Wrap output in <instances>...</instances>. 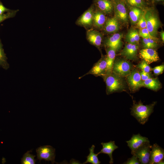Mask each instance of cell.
I'll return each mask as SVG.
<instances>
[{"label":"cell","mask_w":164,"mask_h":164,"mask_svg":"<svg viewBox=\"0 0 164 164\" xmlns=\"http://www.w3.org/2000/svg\"><path fill=\"white\" fill-rule=\"evenodd\" d=\"M138 32L139 36H141L142 38H150L157 41L158 40V39L157 37H154L151 35L146 28L139 29Z\"/></svg>","instance_id":"obj_30"},{"label":"cell","mask_w":164,"mask_h":164,"mask_svg":"<svg viewBox=\"0 0 164 164\" xmlns=\"http://www.w3.org/2000/svg\"><path fill=\"white\" fill-rule=\"evenodd\" d=\"M125 40L128 43L137 45L134 38L128 33L126 36Z\"/></svg>","instance_id":"obj_37"},{"label":"cell","mask_w":164,"mask_h":164,"mask_svg":"<svg viewBox=\"0 0 164 164\" xmlns=\"http://www.w3.org/2000/svg\"><path fill=\"white\" fill-rule=\"evenodd\" d=\"M3 46L0 38V67L5 70H7L9 68V66L7 61V58Z\"/></svg>","instance_id":"obj_25"},{"label":"cell","mask_w":164,"mask_h":164,"mask_svg":"<svg viewBox=\"0 0 164 164\" xmlns=\"http://www.w3.org/2000/svg\"><path fill=\"white\" fill-rule=\"evenodd\" d=\"M128 146L133 152L141 147L148 143H150L148 138L141 136L139 133L133 134L131 139L126 141Z\"/></svg>","instance_id":"obj_9"},{"label":"cell","mask_w":164,"mask_h":164,"mask_svg":"<svg viewBox=\"0 0 164 164\" xmlns=\"http://www.w3.org/2000/svg\"><path fill=\"white\" fill-rule=\"evenodd\" d=\"M138 67L141 69L142 71L146 73H149L151 70L149 63L144 60L138 65Z\"/></svg>","instance_id":"obj_32"},{"label":"cell","mask_w":164,"mask_h":164,"mask_svg":"<svg viewBox=\"0 0 164 164\" xmlns=\"http://www.w3.org/2000/svg\"><path fill=\"white\" fill-rule=\"evenodd\" d=\"M164 0H153V1L155 3L158 2H160L163 1Z\"/></svg>","instance_id":"obj_40"},{"label":"cell","mask_w":164,"mask_h":164,"mask_svg":"<svg viewBox=\"0 0 164 164\" xmlns=\"http://www.w3.org/2000/svg\"><path fill=\"white\" fill-rule=\"evenodd\" d=\"M120 28L119 21L114 17L110 18L106 21L104 31L107 33H112L118 31Z\"/></svg>","instance_id":"obj_19"},{"label":"cell","mask_w":164,"mask_h":164,"mask_svg":"<svg viewBox=\"0 0 164 164\" xmlns=\"http://www.w3.org/2000/svg\"><path fill=\"white\" fill-rule=\"evenodd\" d=\"M107 67L106 57H102L94 65L91 69L83 76L89 74H91L96 76L105 75Z\"/></svg>","instance_id":"obj_11"},{"label":"cell","mask_w":164,"mask_h":164,"mask_svg":"<svg viewBox=\"0 0 164 164\" xmlns=\"http://www.w3.org/2000/svg\"><path fill=\"white\" fill-rule=\"evenodd\" d=\"M160 35L161 37V39L164 42V31L163 30H162L161 32H160Z\"/></svg>","instance_id":"obj_39"},{"label":"cell","mask_w":164,"mask_h":164,"mask_svg":"<svg viewBox=\"0 0 164 164\" xmlns=\"http://www.w3.org/2000/svg\"><path fill=\"white\" fill-rule=\"evenodd\" d=\"M125 2L130 6L135 7L141 9L145 6L143 0H125Z\"/></svg>","instance_id":"obj_28"},{"label":"cell","mask_w":164,"mask_h":164,"mask_svg":"<svg viewBox=\"0 0 164 164\" xmlns=\"http://www.w3.org/2000/svg\"><path fill=\"white\" fill-rule=\"evenodd\" d=\"M128 33L134 38L137 44L138 45L140 39V36L137 30L135 29H132L129 31Z\"/></svg>","instance_id":"obj_33"},{"label":"cell","mask_w":164,"mask_h":164,"mask_svg":"<svg viewBox=\"0 0 164 164\" xmlns=\"http://www.w3.org/2000/svg\"><path fill=\"white\" fill-rule=\"evenodd\" d=\"M101 144L102 146V148L101 151L97 154L98 155L100 153L107 154L109 156L110 160L109 163L111 164L113 163V159L112 157L113 152L118 148V147L115 143L114 141H111L108 142H102Z\"/></svg>","instance_id":"obj_18"},{"label":"cell","mask_w":164,"mask_h":164,"mask_svg":"<svg viewBox=\"0 0 164 164\" xmlns=\"http://www.w3.org/2000/svg\"><path fill=\"white\" fill-rule=\"evenodd\" d=\"M132 68L131 64L128 61L118 60L114 62L112 71L114 73L120 77H125L130 73Z\"/></svg>","instance_id":"obj_6"},{"label":"cell","mask_w":164,"mask_h":164,"mask_svg":"<svg viewBox=\"0 0 164 164\" xmlns=\"http://www.w3.org/2000/svg\"><path fill=\"white\" fill-rule=\"evenodd\" d=\"M115 52L116 51L114 49L109 47L107 50V56L106 57L107 67L105 75L112 72L115 56Z\"/></svg>","instance_id":"obj_21"},{"label":"cell","mask_w":164,"mask_h":164,"mask_svg":"<svg viewBox=\"0 0 164 164\" xmlns=\"http://www.w3.org/2000/svg\"><path fill=\"white\" fill-rule=\"evenodd\" d=\"M143 10L141 9L130 6L129 13V18L131 23L135 25L138 21Z\"/></svg>","instance_id":"obj_22"},{"label":"cell","mask_w":164,"mask_h":164,"mask_svg":"<svg viewBox=\"0 0 164 164\" xmlns=\"http://www.w3.org/2000/svg\"><path fill=\"white\" fill-rule=\"evenodd\" d=\"M106 21L105 14L97 9L94 11L93 25L97 28H102Z\"/></svg>","instance_id":"obj_20"},{"label":"cell","mask_w":164,"mask_h":164,"mask_svg":"<svg viewBox=\"0 0 164 164\" xmlns=\"http://www.w3.org/2000/svg\"><path fill=\"white\" fill-rule=\"evenodd\" d=\"M133 156L130 158H128L127 160L124 162L123 164H139L140 162L137 158V157L134 155H132Z\"/></svg>","instance_id":"obj_34"},{"label":"cell","mask_w":164,"mask_h":164,"mask_svg":"<svg viewBox=\"0 0 164 164\" xmlns=\"http://www.w3.org/2000/svg\"><path fill=\"white\" fill-rule=\"evenodd\" d=\"M105 81L108 94L121 89L124 87L123 83L120 77L114 73L105 75Z\"/></svg>","instance_id":"obj_3"},{"label":"cell","mask_w":164,"mask_h":164,"mask_svg":"<svg viewBox=\"0 0 164 164\" xmlns=\"http://www.w3.org/2000/svg\"><path fill=\"white\" fill-rule=\"evenodd\" d=\"M141 75V80L142 81L151 77L149 73H146L141 71L139 72Z\"/></svg>","instance_id":"obj_36"},{"label":"cell","mask_w":164,"mask_h":164,"mask_svg":"<svg viewBox=\"0 0 164 164\" xmlns=\"http://www.w3.org/2000/svg\"><path fill=\"white\" fill-rule=\"evenodd\" d=\"M164 70V65H161L155 67L153 69V70L155 75H159L162 74Z\"/></svg>","instance_id":"obj_35"},{"label":"cell","mask_w":164,"mask_h":164,"mask_svg":"<svg viewBox=\"0 0 164 164\" xmlns=\"http://www.w3.org/2000/svg\"><path fill=\"white\" fill-rule=\"evenodd\" d=\"M123 34L121 33H115L108 37L105 41V45L108 47L118 50L121 47L122 43L121 39Z\"/></svg>","instance_id":"obj_14"},{"label":"cell","mask_w":164,"mask_h":164,"mask_svg":"<svg viewBox=\"0 0 164 164\" xmlns=\"http://www.w3.org/2000/svg\"><path fill=\"white\" fill-rule=\"evenodd\" d=\"M128 81L129 86L133 91H135L142 87V81L139 72L133 70L128 76Z\"/></svg>","instance_id":"obj_13"},{"label":"cell","mask_w":164,"mask_h":164,"mask_svg":"<svg viewBox=\"0 0 164 164\" xmlns=\"http://www.w3.org/2000/svg\"><path fill=\"white\" fill-rule=\"evenodd\" d=\"M152 146L150 143H148L131 153L132 155H134L137 157L140 164H149Z\"/></svg>","instance_id":"obj_8"},{"label":"cell","mask_w":164,"mask_h":164,"mask_svg":"<svg viewBox=\"0 0 164 164\" xmlns=\"http://www.w3.org/2000/svg\"><path fill=\"white\" fill-rule=\"evenodd\" d=\"M97 9L105 14H110L114 10V2L111 0H94Z\"/></svg>","instance_id":"obj_16"},{"label":"cell","mask_w":164,"mask_h":164,"mask_svg":"<svg viewBox=\"0 0 164 164\" xmlns=\"http://www.w3.org/2000/svg\"><path fill=\"white\" fill-rule=\"evenodd\" d=\"M145 16L146 28L151 35L156 37L158 30L161 24L157 15L153 9H149L145 11Z\"/></svg>","instance_id":"obj_2"},{"label":"cell","mask_w":164,"mask_h":164,"mask_svg":"<svg viewBox=\"0 0 164 164\" xmlns=\"http://www.w3.org/2000/svg\"><path fill=\"white\" fill-rule=\"evenodd\" d=\"M141 58L150 63L158 60L159 57L157 52L154 49L144 48L139 51Z\"/></svg>","instance_id":"obj_12"},{"label":"cell","mask_w":164,"mask_h":164,"mask_svg":"<svg viewBox=\"0 0 164 164\" xmlns=\"http://www.w3.org/2000/svg\"><path fill=\"white\" fill-rule=\"evenodd\" d=\"M161 83L156 78H150L142 81V87L144 86L153 90L156 91L161 87Z\"/></svg>","instance_id":"obj_23"},{"label":"cell","mask_w":164,"mask_h":164,"mask_svg":"<svg viewBox=\"0 0 164 164\" xmlns=\"http://www.w3.org/2000/svg\"><path fill=\"white\" fill-rule=\"evenodd\" d=\"M18 11V10H11L6 13L0 14V23L6 19L14 17Z\"/></svg>","instance_id":"obj_29"},{"label":"cell","mask_w":164,"mask_h":164,"mask_svg":"<svg viewBox=\"0 0 164 164\" xmlns=\"http://www.w3.org/2000/svg\"><path fill=\"white\" fill-rule=\"evenodd\" d=\"M94 9V5H92L78 19L77 24L84 27H89L93 25Z\"/></svg>","instance_id":"obj_10"},{"label":"cell","mask_w":164,"mask_h":164,"mask_svg":"<svg viewBox=\"0 0 164 164\" xmlns=\"http://www.w3.org/2000/svg\"><path fill=\"white\" fill-rule=\"evenodd\" d=\"M155 103L154 102L149 105H144L140 101L138 103L134 104L131 109V115L140 124L144 125L153 112Z\"/></svg>","instance_id":"obj_1"},{"label":"cell","mask_w":164,"mask_h":164,"mask_svg":"<svg viewBox=\"0 0 164 164\" xmlns=\"http://www.w3.org/2000/svg\"><path fill=\"white\" fill-rule=\"evenodd\" d=\"M113 2L114 17L121 22L127 23L128 21V16L125 0H120Z\"/></svg>","instance_id":"obj_5"},{"label":"cell","mask_w":164,"mask_h":164,"mask_svg":"<svg viewBox=\"0 0 164 164\" xmlns=\"http://www.w3.org/2000/svg\"><path fill=\"white\" fill-rule=\"evenodd\" d=\"M87 38L91 44L99 47L101 44L102 36L100 32L96 30L90 29L87 32Z\"/></svg>","instance_id":"obj_17"},{"label":"cell","mask_w":164,"mask_h":164,"mask_svg":"<svg viewBox=\"0 0 164 164\" xmlns=\"http://www.w3.org/2000/svg\"><path fill=\"white\" fill-rule=\"evenodd\" d=\"M37 159L41 161L42 160L50 161L52 163L55 162L56 156L55 149L50 145H44L36 149Z\"/></svg>","instance_id":"obj_4"},{"label":"cell","mask_w":164,"mask_h":164,"mask_svg":"<svg viewBox=\"0 0 164 164\" xmlns=\"http://www.w3.org/2000/svg\"><path fill=\"white\" fill-rule=\"evenodd\" d=\"M11 10L5 7L0 1V14H2L9 11Z\"/></svg>","instance_id":"obj_38"},{"label":"cell","mask_w":164,"mask_h":164,"mask_svg":"<svg viewBox=\"0 0 164 164\" xmlns=\"http://www.w3.org/2000/svg\"><path fill=\"white\" fill-rule=\"evenodd\" d=\"M145 11H143L140 17L136 23V27L139 29L145 28L146 27V22L145 16Z\"/></svg>","instance_id":"obj_31"},{"label":"cell","mask_w":164,"mask_h":164,"mask_svg":"<svg viewBox=\"0 0 164 164\" xmlns=\"http://www.w3.org/2000/svg\"><path fill=\"white\" fill-rule=\"evenodd\" d=\"M164 150L156 143L152 145L149 157V164H164Z\"/></svg>","instance_id":"obj_7"},{"label":"cell","mask_w":164,"mask_h":164,"mask_svg":"<svg viewBox=\"0 0 164 164\" xmlns=\"http://www.w3.org/2000/svg\"><path fill=\"white\" fill-rule=\"evenodd\" d=\"M111 0L113 2H116L119 0Z\"/></svg>","instance_id":"obj_41"},{"label":"cell","mask_w":164,"mask_h":164,"mask_svg":"<svg viewBox=\"0 0 164 164\" xmlns=\"http://www.w3.org/2000/svg\"><path fill=\"white\" fill-rule=\"evenodd\" d=\"M142 45L144 48L154 49L158 46L157 42L150 38H142Z\"/></svg>","instance_id":"obj_27"},{"label":"cell","mask_w":164,"mask_h":164,"mask_svg":"<svg viewBox=\"0 0 164 164\" xmlns=\"http://www.w3.org/2000/svg\"><path fill=\"white\" fill-rule=\"evenodd\" d=\"M138 48V45L128 43L125 44L120 55L127 59L134 60L137 58Z\"/></svg>","instance_id":"obj_15"},{"label":"cell","mask_w":164,"mask_h":164,"mask_svg":"<svg viewBox=\"0 0 164 164\" xmlns=\"http://www.w3.org/2000/svg\"><path fill=\"white\" fill-rule=\"evenodd\" d=\"M95 146L93 145L89 148V153L86 157L87 160L83 164H85L88 163L92 164H100L101 162L99 160L97 154L94 152Z\"/></svg>","instance_id":"obj_24"},{"label":"cell","mask_w":164,"mask_h":164,"mask_svg":"<svg viewBox=\"0 0 164 164\" xmlns=\"http://www.w3.org/2000/svg\"><path fill=\"white\" fill-rule=\"evenodd\" d=\"M32 150L27 151L23 155L21 159V163L22 164H35L36 163V160L35 157L36 156L31 154Z\"/></svg>","instance_id":"obj_26"}]
</instances>
